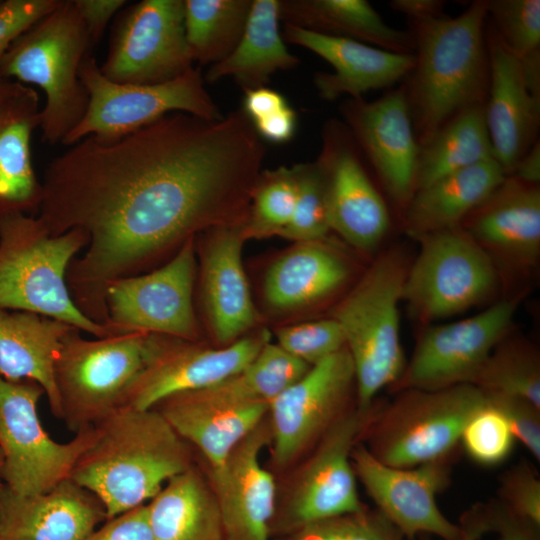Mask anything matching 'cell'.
<instances>
[{
	"instance_id": "11a10c76",
	"label": "cell",
	"mask_w": 540,
	"mask_h": 540,
	"mask_svg": "<svg viewBox=\"0 0 540 540\" xmlns=\"http://www.w3.org/2000/svg\"><path fill=\"white\" fill-rule=\"evenodd\" d=\"M519 180L539 185L540 182V142L537 140L520 158L512 173Z\"/></svg>"
},
{
	"instance_id": "603a6c76",
	"label": "cell",
	"mask_w": 540,
	"mask_h": 540,
	"mask_svg": "<svg viewBox=\"0 0 540 540\" xmlns=\"http://www.w3.org/2000/svg\"><path fill=\"white\" fill-rule=\"evenodd\" d=\"M498 272H528L540 256V188L508 175L460 225ZM500 273V272H499Z\"/></svg>"
},
{
	"instance_id": "d590c367",
	"label": "cell",
	"mask_w": 540,
	"mask_h": 540,
	"mask_svg": "<svg viewBox=\"0 0 540 540\" xmlns=\"http://www.w3.org/2000/svg\"><path fill=\"white\" fill-rule=\"evenodd\" d=\"M253 0H184V29L193 62L214 65L239 43Z\"/></svg>"
},
{
	"instance_id": "ac0fdd59",
	"label": "cell",
	"mask_w": 540,
	"mask_h": 540,
	"mask_svg": "<svg viewBox=\"0 0 540 540\" xmlns=\"http://www.w3.org/2000/svg\"><path fill=\"white\" fill-rule=\"evenodd\" d=\"M351 462L376 509L404 539L430 535L442 540L462 538L460 526L442 513L436 500L450 483L453 457L397 468L380 462L359 442L352 450Z\"/></svg>"
},
{
	"instance_id": "f546056e",
	"label": "cell",
	"mask_w": 540,
	"mask_h": 540,
	"mask_svg": "<svg viewBox=\"0 0 540 540\" xmlns=\"http://www.w3.org/2000/svg\"><path fill=\"white\" fill-rule=\"evenodd\" d=\"M74 327L26 311L0 310V376L39 383L51 413L60 420L54 363L63 338Z\"/></svg>"
},
{
	"instance_id": "277c9868",
	"label": "cell",
	"mask_w": 540,
	"mask_h": 540,
	"mask_svg": "<svg viewBox=\"0 0 540 540\" xmlns=\"http://www.w3.org/2000/svg\"><path fill=\"white\" fill-rule=\"evenodd\" d=\"M88 243L80 229L53 236L38 216L1 215L0 310L36 313L95 338L115 335L82 314L68 290L69 265Z\"/></svg>"
},
{
	"instance_id": "52a82bcc",
	"label": "cell",
	"mask_w": 540,
	"mask_h": 540,
	"mask_svg": "<svg viewBox=\"0 0 540 540\" xmlns=\"http://www.w3.org/2000/svg\"><path fill=\"white\" fill-rule=\"evenodd\" d=\"M397 393L383 403L361 440L376 459L397 468L454 457L464 426L486 401L485 391L469 383Z\"/></svg>"
},
{
	"instance_id": "1f68e13d",
	"label": "cell",
	"mask_w": 540,
	"mask_h": 540,
	"mask_svg": "<svg viewBox=\"0 0 540 540\" xmlns=\"http://www.w3.org/2000/svg\"><path fill=\"white\" fill-rule=\"evenodd\" d=\"M147 509L154 540H226L216 496L196 462L169 479Z\"/></svg>"
},
{
	"instance_id": "7dc6e473",
	"label": "cell",
	"mask_w": 540,
	"mask_h": 540,
	"mask_svg": "<svg viewBox=\"0 0 540 540\" xmlns=\"http://www.w3.org/2000/svg\"><path fill=\"white\" fill-rule=\"evenodd\" d=\"M486 392V391H485ZM488 400L506 417L515 439L540 461V407L522 398L486 392Z\"/></svg>"
},
{
	"instance_id": "2e32d148",
	"label": "cell",
	"mask_w": 540,
	"mask_h": 540,
	"mask_svg": "<svg viewBox=\"0 0 540 540\" xmlns=\"http://www.w3.org/2000/svg\"><path fill=\"white\" fill-rule=\"evenodd\" d=\"M268 342L267 330L221 348L200 340L148 334L143 368L126 390L122 407L152 409L173 394L219 383L251 362Z\"/></svg>"
},
{
	"instance_id": "9a60e30c",
	"label": "cell",
	"mask_w": 540,
	"mask_h": 540,
	"mask_svg": "<svg viewBox=\"0 0 540 540\" xmlns=\"http://www.w3.org/2000/svg\"><path fill=\"white\" fill-rule=\"evenodd\" d=\"M99 67L106 78L122 84L164 83L193 68L184 0H142L121 10Z\"/></svg>"
},
{
	"instance_id": "f35d334b",
	"label": "cell",
	"mask_w": 540,
	"mask_h": 540,
	"mask_svg": "<svg viewBox=\"0 0 540 540\" xmlns=\"http://www.w3.org/2000/svg\"><path fill=\"white\" fill-rule=\"evenodd\" d=\"M296 200L297 184L292 167L261 171L243 226L245 239L278 236L290 222Z\"/></svg>"
},
{
	"instance_id": "7bdbcfd3",
	"label": "cell",
	"mask_w": 540,
	"mask_h": 540,
	"mask_svg": "<svg viewBox=\"0 0 540 540\" xmlns=\"http://www.w3.org/2000/svg\"><path fill=\"white\" fill-rule=\"evenodd\" d=\"M279 540H405L375 508L304 525Z\"/></svg>"
},
{
	"instance_id": "cb8c5ba5",
	"label": "cell",
	"mask_w": 540,
	"mask_h": 540,
	"mask_svg": "<svg viewBox=\"0 0 540 540\" xmlns=\"http://www.w3.org/2000/svg\"><path fill=\"white\" fill-rule=\"evenodd\" d=\"M244 223L211 228L199 242L203 310L211 334L223 346L259 320L242 264Z\"/></svg>"
},
{
	"instance_id": "f1b7e54d",
	"label": "cell",
	"mask_w": 540,
	"mask_h": 540,
	"mask_svg": "<svg viewBox=\"0 0 540 540\" xmlns=\"http://www.w3.org/2000/svg\"><path fill=\"white\" fill-rule=\"evenodd\" d=\"M350 273L348 262L325 239L295 243L267 270L264 297L276 311L301 309L336 293Z\"/></svg>"
},
{
	"instance_id": "74e56055",
	"label": "cell",
	"mask_w": 540,
	"mask_h": 540,
	"mask_svg": "<svg viewBox=\"0 0 540 540\" xmlns=\"http://www.w3.org/2000/svg\"><path fill=\"white\" fill-rule=\"evenodd\" d=\"M472 384L540 407V357L536 346L507 336L491 352Z\"/></svg>"
},
{
	"instance_id": "83f0119b",
	"label": "cell",
	"mask_w": 540,
	"mask_h": 540,
	"mask_svg": "<svg viewBox=\"0 0 540 540\" xmlns=\"http://www.w3.org/2000/svg\"><path fill=\"white\" fill-rule=\"evenodd\" d=\"M40 111L38 93L24 84L0 105V216L33 215L41 206L43 185L31 155Z\"/></svg>"
},
{
	"instance_id": "ab89813d",
	"label": "cell",
	"mask_w": 540,
	"mask_h": 540,
	"mask_svg": "<svg viewBox=\"0 0 540 540\" xmlns=\"http://www.w3.org/2000/svg\"><path fill=\"white\" fill-rule=\"evenodd\" d=\"M292 169L297 184L296 205L290 222L278 236L295 243L326 239L330 227L324 170L318 159Z\"/></svg>"
},
{
	"instance_id": "c3c4849f",
	"label": "cell",
	"mask_w": 540,
	"mask_h": 540,
	"mask_svg": "<svg viewBox=\"0 0 540 540\" xmlns=\"http://www.w3.org/2000/svg\"><path fill=\"white\" fill-rule=\"evenodd\" d=\"M60 0H0V59L11 43Z\"/></svg>"
},
{
	"instance_id": "f5cc1de1",
	"label": "cell",
	"mask_w": 540,
	"mask_h": 540,
	"mask_svg": "<svg viewBox=\"0 0 540 540\" xmlns=\"http://www.w3.org/2000/svg\"><path fill=\"white\" fill-rule=\"evenodd\" d=\"M287 105V100L281 93L267 87H260L245 91L242 110L253 123Z\"/></svg>"
},
{
	"instance_id": "9c48e42d",
	"label": "cell",
	"mask_w": 540,
	"mask_h": 540,
	"mask_svg": "<svg viewBox=\"0 0 540 540\" xmlns=\"http://www.w3.org/2000/svg\"><path fill=\"white\" fill-rule=\"evenodd\" d=\"M148 333L133 331L86 339L74 328L54 363L60 420L77 433L122 407L126 390L143 368Z\"/></svg>"
},
{
	"instance_id": "5bb4252c",
	"label": "cell",
	"mask_w": 540,
	"mask_h": 540,
	"mask_svg": "<svg viewBox=\"0 0 540 540\" xmlns=\"http://www.w3.org/2000/svg\"><path fill=\"white\" fill-rule=\"evenodd\" d=\"M196 269L194 237L161 266L113 281L105 297L106 325L114 334L139 331L199 340L193 304Z\"/></svg>"
},
{
	"instance_id": "30bf717a",
	"label": "cell",
	"mask_w": 540,
	"mask_h": 540,
	"mask_svg": "<svg viewBox=\"0 0 540 540\" xmlns=\"http://www.w3.org/2000/svg\"><path fill=\"white\" fill-rule=\"evenodd\" d=\"M43 395L44 389L33 380L0 376V480L19 495L43 494L70 479L98 435L97 427H91L68 442L53 440L38 414Z\"/></svg>"
},
{
	"instance_id": "d6a6232c",
	"label": "cell",
	"mask_w": 540,
	"mask_h": 540,
	"mask_svg": "<svg viewBox=\"0 0 540 540\" xmlns=\"http://www.w3.org/2000/svg\"><path fill=\"white\" fill-rule=\"evenodd\" d=\"M280 21L391 52L414 53L412 33L388 25L365 0H284Z\"/></svg>"
},
{
	"instance_id": "ffe728a7",
	"label": "cell",
	"mask_w": 540,
	"mask_h": 540,
	"mask_svg": "<svg viewBox=\"0 0 540 540\" xmlns=\"http://www.w3.org/2000/svg\"><path fill=\"white\" fill-rule=\"evenodd\" d=\"M350 131L392 200L403 210L415 191L420 145L404 86L342 107Z\"/></svg>"
},
{
	"instance_id": "8fae6325",
	"label": "cell",
	"mask_w": 540,
	"mask_h": 540,
	"mask_svg": "<svg viewBox=\"0 0 540 540\" xmlns=\"http://www.w3.org/2000/svg\"><path fill=\"white\" fill-rule=\"evenodd\" d=\"M88 95L86 112L66 136L71 146L88 136L113 139L136 131L174 112L207 120L223 117L206 91L199 68L159 84H122L109 80L94 57L87 55L79 69Z\"/></svg>"
},
{
	"instance_id": "ee69618b",
	"label": "cell",
	"mask_w": 540,
	"mask_h": 540,
	"mask_svg": "<svg viewBox=\"0 0 540 540\" xmlns=\"http://www.w3.org/2000/svg\"><path fill=\"white\" fill-rule=\"evenodd\" d=\"M276 337L279 347L308 366L345 347L342 330L332 317L282 327Z\"/></svg>"
},
{
	"instance_id": "bcb514c9",
	"label": "cell",
	"mask_w": 540,
	"mask_h": 540,
	"mask_svg": "<svg viewBox=\"0 0 540 540\" xmlns=\"http://www.w3.org/2000/svg\"><path fill=\"white\" fill-rule=\"evenodd\" d=\"M498 499L513 513L540 527V478L525 460L499 478Z\"/></svg>"
},
{
	"instance_id": "7a4b0ae2",
	"label": "cell",
	"mask_w": 540,
	"mask_h": 540,
	"mask_svg": "<svg viewBox=\"0 0 540 540\" xmlns=\"http://www.w3.org/2000/svg\"><path fill=\"white\" fill-rule=\"evenodd\" d=\"M95 427L71 479L101 501L107 519L147 504L195 463L193 448L155 409L122 407Z\"/></svg>"
},
{
	"instance_id": "681fc988",
	"label": "cell",
	"mask_w": 540,
	"mask_h": 540,
	"mask_svg": "<svg viewBox=\"0 0 540 540\" xmlns=\"http://www.w3.org/2000/svg\"><path fill=\"white\" fill-rule=\"evenodd\" d=\"M86 540H154L147 504L107 519L106 523L95 529Z\"/></svg>"
},
{
	"instance_id": "9f6ffc18",
	"label": "cell",
	"mask_w": 540,
	"mask_h": 540,
	"mask_svg": "<svg viewBox=\"0 0 540 540\" xmlns=\"http://www.w3.org/2000/svg\"><path fill=\"white\" fill-rule=\"evenodd\" d=\"M22 84L0 76V105L13 95Z\"/></svg>"
},
{
	"instance_id": "3957f363",
	"label": "cell",
	"mask_w": 540,
	"mask_h": 540,
	"mask_svg": "<svg viewBox=\"0 0 540 540\" xmlns=\"http://www.w3.org/2000/svg\"><path fill=\"white\" fill-rule=\"evenodd\" d=\"M486 0L457 17L412 22L415 64L404 86L419 145L457 113L484 104L489 85Z\"/></svg>"
},
{
	"instance_id": "4dcf8cb0",
	"label": "cell",
	"mask_w": 540,
	"mask_h": 540,
	"mask_svg": "<svg viewBox=\"0 0 540 540\" xmlns=\"http://www.w3.org/2000/svg\"><path fill=\"white\" fill-rule=\"evenodd\" d=\"M505 177L502 167L493 158L416 190L404 209L406 233L417 240L460 226Z\"/></svg>"
},
{
	"instance_id": "6f0895ef",
	"label": "cell",
	"mask_w": 540,
	"mask_h": 540,
	"mask_svg": "<svg viewBox=\"0 0 540 540\" xmlns=\"http://www.w3.org/2000/svg\"><path fill=\"white\" fill-rule=\"evenodd\" d=\"M416 540H430V539L428 536H419ZM460 540H478V539L469 533L463 532V536Z\"/></svg>"
},
{
	"instance_id": "e0dca14e",
	"label": "cell",
	"mask_w": 540,
	"mask_h": 540,
	"mask_svg": "<svg viewBox=\"0 0 540 540\" xmlns=\"http://www.w3.org/2000/svg\"><path fill=\"white\" fill-rule=\"evenodd\" d=\"M520 301V295L504 299L469 318L425 329L391 388L433 391L472 384L494 348L511 334Z\"/></svg>"
},
{
	"instance_id": "ba28073f",
	"label": "cell",
	"mask_w": 540,
	"mask_h": 540,
	"mask_svg": "<svg viewBox=\"0 0 540 540\" xmlns=\"http://www.w3.org/2000/svg\"><path fill=\"white\" fill-rule=\"evenodd\" d=\"M382 405L375 402L368 410L352 406L296 463L287 484L276 493L271 536L367 508L359 497L351 453Z\"/></svg>"
},
{
	"instance_id": "5b68a950",
	"label": "cell",
	"mask_w": 540,
	"mask_h": 540,
	"mask_svg": "<svg viewBox=\"0 0 540 540\" xmlns=\"http://www.w3.org/2000/svg\"><path fill=\"white\" fill-rule=\"evenodd\" d=\"M91 48L73 0H60L21 33L0 59V76L36 85L44 92L39 128L48 144H62L86 112L88 95L79 69Z\"/></svg>"
},
{
	"instance_id": "7402d4cb",
	"label": "cell",
	"mask_w": 540,
	"mask_h": 540,
	"mask_svg": "<svg viewBox=\"0 0 540 540\" xmlns=\"http://www.w3.org/2000/svg\"><path fill=\"white\" fill-rule=\"evenodd\" d=\"M318 161L326 179L330 230L358 251L373 252L389 230V210L338 125H330L325 131Z\"/></svg>"
},
{
	"instance_id": "7c38bea8",
	"label": "cell",
	"mask_w": 540,
	"mask_h": 540,
	"mask_svg": "<svg viewBox=\"0 0 540 540\" xmlns=\"http://www.w3.org/2000/svg\"><path fill=\"white\" fill-rule=\"evenodd\" d=\"M417 241L419 252L409 264L402 293L416 320L428 323L463 313L498 289L494 262L461 226Z\"/></svg>"
},
{
	"instance_id": "484cf974",
	"label": "cell",
	"mask_w": 540,
	"mask_h": 540,
	"mask_svg": "<svg viewBox=\"0 0 540 540\" xmlns=\"http://www.w3.org/2000/svg\"><path fill=\"white\" fill-rule=\"evenodd\" d=\"M106 519L101 501L71 478L37 495L0 488V540H86Z\"/></svg>"
},
{
	"instance_id": "60d3db41",
	"label": "cell",
	"mask_w": 540,
	"mask_h": 540,
	"mask_svg": "<svg viewBox=\"0 0 540 540\" xmlns=\"http://www.w3.org/2000/svg\"><path fill=\"white\" fill-rule=\"evenodd\" d=\"M515 441L506 417L488 400L487 395L485 403L467 421L460 437L465 454L484 467H494L506 461Z\"/></svg>"
},
{
	"instance_id": "8992f818",
	"label": "cell",
	"mask_w": 540,
	"mask_h": 540,
	"mask_svg": "<svg viewBox=\"0 0 540 540\" xmlns=\"http://www.w3.org/2000/svg\"><path fill=\"white\" fill-rule=\"evenodd\" d=\"M408 267L400 249L381 253L334 310L352 359L360 410L371 408L380 390L391 388L404 371L399 303Z\"/></svg>"
},
{
	"instance_id": "f6af8a7d",
	"label": "cell",
	"mask_w": 540,
	"mask_h": 540,
	"mask_svg": "<svg viewBox=\"0 0 540 540\" xmlns=\"http://www.w3.org/2000/svg\"><path fill=\"white\" fill-rule=\"evenodd\" d=\"M458 525L479 539L495 533L498 540H540V527L513 513L498 498L473 505L463 512Z\"/></svg>"
},
{
	"instance_id": "d6986e66",
	"label": "cell",
	"mask_w": 540,
	"mask_h": 540,
	"mask_svg": "<svg viewBox=\"0 0 540 540\" xmlns=\"http://www.w3.org/2000/svg\"><path fill=\"white\" fill-rule=\"evenodd\" d=\"M489 85L484 103L493 155L506 176L538 140L540 125V55L522 58L485 28Z\"/></svg>"
},
{
	"instance_id": "4fadbf2b",
	"label": "cell",
	"mask_w": 540,
	"mask_h": 540,
	"mask_svg": "<svg viewBox=\"0 0 540 540\" xmlns=\"http://www.w3.org/2000/svg\"><path fill=\"white\" fill-rule=\"evenodd\" d=\"M355 373L346 347L310 366L269 405L271 463L283 471L304 457L356 404Z\"/></svg>"
},
{
	"instance_id": "e575fe53",
	"label": "cell",
	"mask_w": 540,
	"mask_h": 540,
	"mask_svg": "<svg viewBox=\"0 0 540 540\" xmlns=\"http://www.w3.org/2000/svg\"><path fill=\"white\" fill-rule=\"evenodd\" d=\"M493 158L484 104L469 107L449 119L420 145L415 191Z\"/></svg>"
},
{
	"instance_id": "f907efd6",
	"label": "cell",
	"mask_w": 540,
	"mask_h": 540,
	"mask_svg": "<svg viewBox=\"0 0 540 540\" xmlns=\"http://www.w3.org/2000/svg\"><path fill=\"white\" fill-rule=\"evenodd\" d=\"M82 18L91 47L102 38L109 22L126 5L125 0H73Z\"/></svg>"
},
{
	"instance_id": "44dd1931",
	"label": "cell",
	"mask_w": 540,
	"mask_h": 540,
	"mask_svg": "<svg viewBox=\"0 0 540 540\" xmlns=\"http://www.w3.org/2000/svg\"><path fill=\"white\" fill-rule=\"evenodd\" d=\"M270 442L267 414L221 467L203 468L218 502L226 540H271L277 485L261 462Z\"/></svg>"
},
{
	"instance_id": "db71d44e",
	"label": "cell",
	"mask_w": 540,
	"mask_h": 540,
	"mask_svg": "<svg viewBox=\"0 0 540 540\" xmlns=\"http://www.w3.org/2000/svg\"><path fill=\"white\" fill-rule=\"evenodd\" d=\"M444 4L439 0H392L389 3L394 11L404 14L411 21L442 15Z\"/></svg>"
},
{
	"instance_id": "b9f144b4",
	"label": "cell",
	"mask_w": 540,
	"mask_h": 540,
	"mask_svg": "<svg viewBox=\"0 0 540 540\" xmlns=\"http://www.w3.org/2000/svg\"><path fill=\"white\" fill-rule=\"evenodd\" d=\"M491 25L516 55H540V1L486 0Z\"/></svg>"
},
{
	"instance_id": "8d00e7d4",
	"label": "cell",
	"mask_w": 540,
	"mask_h": 540,
	"mask_svg": "<svg viewBox=\"0 0 540 540\" xmlns=\"http://www.w3.org/2000/svg\"><path fill=\"white\" fill-rule=\"evenodd\" d=\"M310 366L268 342L240 371L201 390L210 399L230 404L270 403Z\"/></svg>"
},
{
	"instance_id": "680465c9",
	"label": "cell",
	"mask_w": 540,
	"mask_h": 540,
	"mask_svg": "<svg viewBox=\"0 0 540 540\" xmlns=\"http://www.w3.org/2000/svg\"><path fill=\"white\" fill-rule=\"evenodd\" d=\"M0 464H1V456H0ZM3 483L2 481L0 480V488L2 487Z\"/></svg>"
},
{
	"instance_id": "816d5d0a",
	"label": "cell",
	"mask_w": 540,
	"mask_h": 540,
	"mask_svg": "<svg viewBox=\"0 0 540 540\" xmlns=\"http://www.w3.org/2000/svg\"><path fill=\"white\" fill-rule=\"evenodd\" d=\"M260 138L273 143L291 140L297 128V114L289 106L252 123Z\"/></svg>"
},
{
	"instance_id": "6da1fadb",
	"label": "cell",
	"mask_w": 540,
	"mask_h": 540,
	"mask_svg": "<svg viewBox=\"0 0 540 540\" xmlns=\"http://www.w3.org/2000/svg\"><path fill=\"white\" fill-rule=\"evenodd\" d=\"M69 147L45 169L38 218L53 236L88 235L66 283L79 311L104 325L113 281L161 266L201 232L246 221L265 156L242 109L219 120L169 113Z\"/></svg>"
},
{
	"instance_id": "4316f807",
	"label": "cell",
	"mask_w": 540,
	"mask_h": 540,
	"mask_svg": "<svg viewBox=\"0 0 540 540\" xmlns=\"http://www.w3.org/2000/svg\"><path fill=\"white\" fill-rule=\"evenodd\" d=\"M152 409L199 451L204 467L217 469L267 416L269 404H230L210 399L201 390H191L173 394Z\"/></svg>"
},
{
	"instance_id": "d4e9b609",
	"label": "cell",
	"mask_w": 540,
	"mask_h": 540,
	"mask_svg": "<svg viewBox=\"0 0 540 540\" xmlns=\"http://www.w3.org/2000/svg\"><path fill=\"white\" fill-rule=\"evenodd\" d=\"M287 41L327 61L334 72H318L314 85L319 96L333 101L343 95L362 98L370 90L388 88L411 73L414 53H396L353 39L329 36L285 25Z\"/></svg>"
},
{
	"instance_id": "836d02e7",
	"label": "cell",
	"mask_w": 540,
	"mask_h": 540,
	"mask_svg": "<svg viewBox=\"0 0 540 540\" xmlns=\"http://www.w3.org/2000/svg\"><path fill=\"white\" fill-rule=\"evenodd\" d=\"M280 0H254L244 33L232 53L211 65L205 81L232 77L244 92L265 87L277 71L295 68L299 58L287 49L279 29Z\"/></svg>"
}]
</instances>
